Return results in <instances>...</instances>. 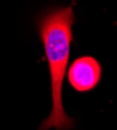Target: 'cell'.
I'll use <instances>...</instances> for the list:
<instances>
[{
	"label": "cell",
	"instance_id": "7a4b0ae2",
	"mask_svg": "<svg viewBox=\"0 0 117 130\" xmlns=\"http://www.w3.org/2000/svg\"><path fill=\"white\" fill-rule=\"evenodd\" d=\"M101 64L93 56H81L74 59L68 69L67 77L77 92H88L96 86L101 78Z\"/></svg>",
	"mask_w": 117,
	"mask_h": 130
},
{
	"label": "cell",
	"instance_id": "6da1fadb",
	"mask_svg": "<svg viewBox=\"0 0 117 130\" xmlns=\"http://www.w3.org/2000/svg\"><path fill=\"white\" fill-rule=\"evenodd\" d=\"M75 16L72 5L51 8L37 20L38 32L44 46L49 67L52 108L39 130H69L74 120L66 115L63 106V82L67 73L70 45L73 41L72 26Z\"/></svg>",
	"mask_w": 117,
	"mask_h": 130
}]
</instances>
